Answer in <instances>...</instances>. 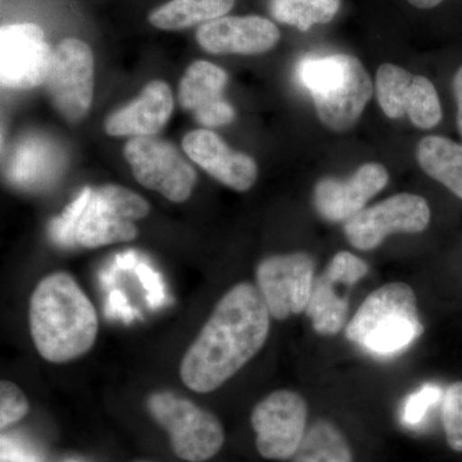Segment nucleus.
<instances>
[{
  "mask_svg": "<svg viewBox=\"0 0 462 462\" xmlns=\"http://www.w3.org/2000/svg\"><path fill=\"white\" fill-rule=\"evenodd\" d=\"M270 320L272 315L256 285H234L182 356V383L196 393L220 388L263 349Z\"/></svg>",
  "mask_w": 462,
  "mask_h": 462,
  "instance_id": "f257e3e1",
  "label": "nucleus"
},
{
  "mask_svg": "<svg viewBox=\"0 0 462 462\" xmlns=\"http://www.w3.org/2000/svg\"><path fill=\"white\" fill-rule=\"evenodd\" d=\"M96 307L69 273L45 276L30 297L33 346L45 361L67 364L93 348L98 337Z\"/></svg>",
  "mask_w": 462,
  "mask_h": 462,
  "instance_id": "f03ea898",
  "label": "nucleus"
},
{
  "mask_svg": "<svg viewBox=\"0 0 462 462\" xmlns=\"http://www.w3.org/2000/svg\"><path fill=\"white\" fill-rule=\"evenodd\" d=\"M298 83L314 99L319 120L333 132H348L373 96V83L358 58L307 56L298 63Z\"/></svg>",
  "mask_w": 462,
  "mask_h": 462,
  "instance_id": "7ed1b4c3",
  "label": "nucleus"
},
{
  "mask_svg": "<svg viewBox=\"0 0 462 462\" xmlns=\"http://www.w3.org/2000/svg\"><path fill=\"white\" fill-rule=\"evenodd\" d=\"M422 333L415 291L404 282L374 291L346 327V339L375 357L400 354Z\"/></svg>",
  "mask_w": 462,
  "mask_h": 462,
  "instance_id": "20e7f679",
  "label": "nucleus"
},
{
  "mask_svg": "<svg viewBox=\"0 0 462 462\" xmlns=\"http://www.w3.org/2000/svg\"><path fill=\"white\" fill-rule=\"evenodd\" d=\"M151 418L166 431L173 454L188 462L211 460L225 443L223 424L215 413L172 392L147 398Z\"/></svg>",
  "mask_w": 462,
  "mask_h": 462,
  "instance_id": "39448f33",
  "label": "nucleus"
},
{
  "mask_svg": "<svg viewBox=\"0 0 462 462\" xmlns=\"http://www.w3.org/2000/svg\"><path fill=\"white\" fill-rule=\"evenodd\" d=\"M149 211L147 200L126 188L105 185L91 189L76 226V245L99 248L130 242L138 236L135 221L147 217Z\"/></svg>",
  "mask_w": 462,
  "mask_h": 462,
  "instance_id": "423d86ee",
  "label": "nucleus"
},
{
  "mask_svg": "<svg viewBox=\"0 0 462 462\" xmlns=\"http://www.w3.org/2000/svg\"><path fill=\"white\" fill-rule=\"evenodd\" d=\"M306 401L296 392L281 389L261 400L251 413L261 457L272 461L291 460L306 434Z\"/></svg>",
  "mask_w": 462,
  "mask_h": 462,
  "instance_id": "0eeeda50",
  "label": "nucleus"
},
{
  "mask_svg": "<svg viewBox=\"0 0 462 462\" xmlns=\"http://www.w3.org/2000/svg\"><path fill=\"white\" fill-rule=\"evenodd\" d=\"M125 157L143 187L171 202H185L196 187V171L171 143L154 136L133 138L125 145Z\"/></svg>",
  "mask_w": 462,
  "mask_h": 462,
  "instance_id": "6e6552de",
  "label": "nucleus"
},
{
  "mask_svg": "<svg viewBox=\"0 0 462 462\" xmlns=\"http://www.w3.org/2000/svg\"><path fill=\"white\" fill-rule=\"evenodd\" d=\"M430 223L427 200L416 194L402 193L367 207L346 221V238L360 251H372L394 233H421Z\"/></svg>",
  "mask_w": 462,
  "mask_h": 462,
  "instance_id": "1a4fd4ad",
  "label": "nucleus"
},
{
  "mask_svg": "<svg viewBox=\"0 0 462 462\" xmlns=\"http://www.w3.org/2000/svg\"><path fill=\"white\" fill-rule=\"evenodd\" d=\"M257 288L270 315L285 320L306 311L315 282V263L303 252L264 258L256 272Z\"/></svg>",
  "mask_w": 462,
  "mask_h": 462,
  "instance_id": "9d476101",
  "label": "nucleus"
},
{
  "mask_svg": "<svg viewBox=\"0 0 462 462\" xmlns=\"http://www.w3.org/2000/svg\"><path fill=\"white\" fill-rule=\"evenodd\" d=\"M45 84L63 117L69 121L84 118L94 94V57L89 45L74 38L60 42L53 51Z\"/></svg>",
  "mask_w": 462,
  "mask_h": 462,
  "instance_id": "9b49d317",
  "label": "nucleus"
},
{
  "mask_svg": "<svg viewBox=\"0 0 462 462\" xmlns=\"http://www.w3.org/2000/svg\"><path fill=\"white\" fill-rule=\"evenodd\" d=\"M53 51L42 27L16 23L0 30V79L9 89L26 90L47 81Z\"/></svg>",
  "mask_w": 462,
  "mask_h": 462,
  "instance_id": "f8f14e48",
  "label": "nucleus"
},
{
  "mask_svg": "<svg viewBox=\"0 0 462 462\" xmlns=\"http://www.w3.org/2000/svg\"><path fill=\"white\" fill-rule=\"evenodd\" d=\"M388 180L387 170L379 163H365L346 180L322 179L314 190L316 212L329 223L348 221L387 187Z\"/></svg>",
  "mask_w": 462,
  "mask_h": 462,
  "instance_id": "ddd939ff",
  "label": "nucleus"
},
{
  "mask_svg": "<svg viewBox=\"0 0 462 462\" xmlns=\"http://www.w3.org/2000/svg\"><path fill=\"white\" fill-rule=\"evenodd\" d=\"M197 41L208 53L252 56L273 50L281 41V32L260 16L220 17L203 23Z\"/></svg>",
  "mask_w": 462,
  "mask_h": 462,
  "instance_id": "4468645a",
  "label": "nucleus"
},
{
  "mask_svg": "<svg viewBox=\"0 0 462 462\" xmlns=\"http://www.w3.org/2000/svg\"><path fill=\"white\" fill-rule=\"evenodd\" d=\"M182 149L197 165L231 189L248 190L257 180L258 170L254 158L233 151L209 130L187 134Z\"/></svg>",
  "mask_w": 462,
  "mask_h": 462,
  "instance_id": "2eb2a0df",
  "label": "nucleus"
},
{
  "mask_svg": "<svg viewBox=\"0 0 462 462\" xmlns=\"http://www.w3.org/2000/svg\"><path fill=\"white\" fill-rule=\"evenodd\" d=\"M227 75L220 67L206 60L191 63L179 87L182 108L193 112L206 127H218L234 120V108L223 98Z\"/></svg>",
  "mask_w": 462,
  "mask_h": 462,
  "instance_id": "dca6fc26",
  "label": "nucleus"
},
{
  "mask_svg": "<svg viewBox=\"0 0 462 462\" xmlns=\"http://www.w3.org/2000/svg\"><path fill=\"white\" fill-rule=\"evenodd\" d=\"M172 109L173 98L169 85L153 81L133 103L109 116L106 132L111 136H154L165 127Z\"/></svg>",
  "mask_w": 462,
  "mask_h": 462,
  "instance_id": "f3484780",
  "label": "nucleus"
},
{
  "mask_svg": "<svg viewBox=\"0 0 462 462\" xmlns=\"http://www.w3.org/2000/svg\"><path fill=\"white\" fill-rule=\"evenodd\" d=\"M416 158L428 176L462 199V144L445 136H425L416 149Z\"/></svg>",
  "mask_w": 462,
  "mask_h": 462,
  "instance_id": "a211bd4d",
  "label": "nucleus"
},
{
  "mask_svg": "<svg viewBox=\"0 0 462 462\" xmlns=\"http://www.w3.org/2000/svg\"><path fill=\"white\" fill-rule=\"evenodd\" d=\"M234 0H171L154 9L149 23L161 30H184L224 17Z\"/></svg>",
  "mask_w": 462,
  "mask_h": 462,
  "instance_id": "6ab92c4d",
  "label": "nucleus"
},
{
  "mask_svg": "<svg viewBox=\"0 0 462 462\" xmlns=\"http://www.w3.org/2000/svg\"><path fill=\"white\" fill-rule=\"evenodd\" d=\"M338 282L330 281L324 273L315 279L311 298L306 307V315L316 333L334 336L345 329L348 315V298L337 291Z\"/></svg>",
  "mask_w": 462,
  "mask_h": 462,
  "instance_id": "aec40b11",
  "label": "nucleus"
},
{
  "mask_svg": "<svg viewBox=\"0 0 462 462\" xmlns=\"http://www.w3.org/2000/svg\"><path fill=\"white\" fill-rule=\"evenodd\" d=\"M291 462H354V455L339 428L320 419L306 430Z\"/></svg>",
  "mask_w": 462,
  "mask_h": 462,
  "instance_id": "412c9836",
  "label": "nucleus"
},
{
  "mask_svg": "<svg viewBox=\"0 0 462 462\" xmlns=\"http://www.w3.org/2000/svg\"><path fill=\"white\" fill-rule=\"evenodd\" d=\"M340 0H272L270 11L275 20L307 32L316 23H328L337 16Z\"/></svg>",
  "mask_w": 462,
  "mask_h": 462,
  "instance_id": "4be33fe9",
  "label": "nucleus"
},
{
  "mask_svg": "<svg viewBox=\"0 0 462 462\" xmlns=\"http://www.w3.org/2000/svg\"><path fill=\"white\" fill-rule=\"evenodd\" d=\"M413 75L402 67L384 63L376 72L375 93L380 108L389 118L406 115L404 100L412 83Z\"/></svg>",
  "mask_w": 462,
  "mask_h": 462,
  "instance_id": "5701e85b",
  "label": "nucleus"
},
{
  "mask_svg": "<svg viewBox=\"0 0 462 462\" xmlns=\"http://www.w3.org/2000/svg\"><path fill=\"white\" fill-rule=\"evenodd\" d=\"M404 111L416 127L433 129L442 120L439 97L430 79L413 76L404 100Z\"/></svg>",
  "mask_w": 462,
  "mask_h": 462,
  "instance_id": "b1692460",
  "label": "nucleus"
},
{
  "mask_svg": "<svg viewBox=\"0 0 462 462\" xmlns=\"http://www.w3.org/2000/svg\"><path fill=\"white\" fill-rule=\"evenodd\" d=\"M442 421L447 445L456 452H462V382H456L446 389Z\"/></svg>",
  "mask_w": 462,
  "mask_h": 462,
  "instance_id": "393cba45",
  "label": "nucleus"
},
{
  "mask_svg": "<svg viewBox=\"0 0 462 462\" xmlns=\"http://www.w3.org/2000/svg\"><path fill=\"white\" fill-rule=\"evenodd\" d=\"M29 400L23 389L11 380L0 383V428L8 430L29 413Z\"/></svg>",
  "mask_w": 462,
  "mask_h": 462,
  "instance_id": "a878e982",
  "label": "nucleus"
},
{
  "mask_svg": "<svg viewBox=\"0 0 462 462\" xmlns=\"http://www.w3.org/2000/svg\"><path fill=\"white\" fill-rule=\"evenodd\" d=\"M442 397V389L437 384H425L404 400L401 419L404 425L416 427L420 424L431 406Z\"/></svg>",
  "mask_w": 462,
  "mask_h": 462,
  "instance_id": "bb28decb",
  "label": "nucleus"
},
{
  "mask_svg": "<svg viewBox=\"0 0 462 462\" xmlns=\"http://www.w3.org/2000/svg\"><path fill=\"white\" fill-rule=\"evenodd\" d=\"M90 191V188H85L80 196L67 207L63 215L51 224V238L56 240L58 245H69V247L76 245V226H78L81 212H83L84 207L89 199Z\"/></svg>",
  "mask_w": 462,
  "mask_h": 462,
  "instance_id": "cd10ccee",
  "label": "nucleus"
},
{
  "mask_svg": "<svg viewBox=\"0 0 462 462\" xmlns=\"http://www.w3.org/2000/svg\"><path fill=\"white\" fill-rule=\"evenodd\" d=\"M367 272H369V266L364 260L343 251L331 258L324 273L330 281L349 288L360 282Z\"/></svg>",
  "mask_w": 462,
  "mask_h": 462,
  "instance_id": "c85d7f7f",
  "label": "nucleus"
},
{
  "mask_svg": "<svg viewBox=\"0 0 462 462\" xmlns=\"http://www.w3.org/2000/svg\"><path fill=\"white\" fill-rule=\"evenodd\" d=\"M454 93L456 105H457L456 121H457L458 133H460L462 138V66L457 69L454 78Z\"/></svg>",
  "mask_w": 462,
  "mask_h": 462,
  "instance_id": "c756f323",
  "label": "nucleus"
},
{
  "mask_svg": "<svg viewBox=\"0 0 462 462\" xmlns=\"http://www.w3.org/2000/svg\"><path fill=\"white\" fill-rule=\"evenodd\" d=\"M413 7L420 9H431L439 5L445 0H407Z\"/></svg>",
  "mask_w": 462,
  "mask_h": 462,
  "instance_id": "7c9ffc66",
  "label": "nucleus"
},
{
  "mask_svg": "<svg viewBox=\"0 0 462 462\" xmlns=\"http://www.w3.org/2000/svg\"><path fill=\"white\" fill-rule=\"evenodd\" d=\"M134 462H153V461H148V460H138V461H134Z\"/></svg>",
  "mask_w": 462,
  "mask_h": 462,
  "instance_id": "2f4dec72",
  "label": "nucleus"
}]
</instances>
